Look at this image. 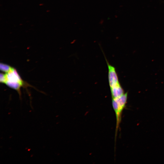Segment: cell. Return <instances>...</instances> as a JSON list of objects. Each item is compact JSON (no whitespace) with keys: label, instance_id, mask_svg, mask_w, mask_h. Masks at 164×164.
I'll list each match as a JSON object with an SVG mask.
<instances>
[{"label":"cell","instance_id":"cell-5","mask_svg":"<svg viewBox=\"0 0 164 164\" xmlns=\"http://www.w3.org/2000/svg\"><path fill=\"white\" fill-rule=\"evenodd\" d=\"M13 68L10 66L3 63L0 64V70L6 73L10 71Z\"/></svg>","mask_w":164,"mask_h":164},{"label":"cell","instance_id":"cell-1","mask_svg":"<svg viewBox=\"0 0 164 164\" xmlns=\"http://www.w3.org/2000/svg\"><path fill=\"white\" fill-rule=\"evenodd\" d=\"M127 98L128 94L126 93L119 97L112 99V106L115 114L116 119L115 138L119 128L121 120L122 113L126 106Z\"/></svg>","mask_w":164,"mask_h":164},{"label":"cell","instance_id":"cell-4","mask_svg":"<svg viewBox=\"0 0 164 164\" xmlns=\"http://www.w3.org/2000/svg\"><path fill=\"white\" fill-rule=\"evenodd\" d=\"M110 88L112 99L119 97L125 93L120 84Z\"/></svg>","mask_w":164,"mask_h":164},{"label":"cell","instance_id":"cell-2","mask_svg":"<svg viewBox=\"0 0 164 164\" xmlns=\"http://www.w3.org/2000/svg\"><path fill=\"white\" fill-rule=\"evenodd\" d=\"M5 74V80L4 84L17 91L20 97V89L25 84L16 70L13 68Z\"/></svg>","mask_w":164,"mask_h":164},{"label":"cell","instance_id":"cell-3","mask_svg":"<svg viewBox=\"0 0 164 164\" xmlns=\"http://www.w3.org/2000/svg\"><path fill=\"white\" fill-rule=\"evenodd\" d=\"M108 69V80L110 88L119 84L118 76L115 67L110 64L105 58Z\"/></svg>","mask_w":164,"mask_h":164}]
</instances>
